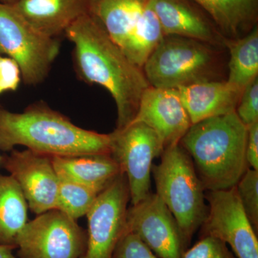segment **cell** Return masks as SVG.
Listing matches in <instances>:
<instances>
[{"instance_id":"obj_1","label":"cell","mask_w":258,"mask_h":258,"mask_svg":"<svg viewBox=\"0 0 258 258\" xmlns=\"http://www.w3.org/2000/svg\"><path fill=\"white\" fill-rule=\"evenodd\" d=\"M74 45L76 72L83 81L106 88L117 109L115 129L132 123L142 97L150 87L144 74L132 62L101 24L86 13L64 32Z\"/></svg>"},{"instance_id":"obj_2","label":"cell","mask_w":258,"mask_h":258,"mask_svg":"<svg viewBox=\"0 0 258 258\" xmlns=\"http://www.w3.org/2000/svg\"><path fill=\"white\" fill-rule=\"evenodd\" d=\"M17 146L51 157L110 154V135L81 128L45 103L20 113L0 106V151Z\"/></svg>"},{"instance_id":"obj_3","label":"cell","mask_w":258,"mask_h":258,"mask_svg":"<svg viewBox=\"0 0 258 258\" xmlns=\"http://www.w3.org/2000/svg\"><path fill=\"white\" fill-rule=\"evenodd\" d=\"M247 127L235 112L191 124L179 144L189 154L205 191L235 186L248 167Z\"/></svg>"},{"instance_id":"obj_4","label":"cell","mask_w":258,"mask_h":258,"mask_svg":"<svg viewBox=\"0 0 258 258\" xmlns=\"http://www.w3.org/2000/svg\"><path fill=\"white\" fill-rule=\"evenodd\" d=\"M160 157L152 169L156 194L175 218L185 252L208 215L205 189L191 157L179 144L166 147Z\"/></svg>"},{"instance_id":"obj_5","label":"cell","mask_w":258,"mask_h":258,"mask_svg":"<svg viewBox=\"0 0 258 258\" xmlns=\"http://www.w3.org/2000/svg\"><path fill=\"white\" fill-rule=\"evenodd\" d=\"M194 39L166 35L143 67L154 88H180L219 79L220 61L217 49Z\"/></svg>"},{"instance_id":"obj_6","label":"cell","mask_w":258,"mask_h":258,"mask_svg":"<svg viewBox=\"0 0 258 258\" xmlns=\"http://www.w3.org/2000/svg\"><path fill=\"white\" fill-rule=\"evenodd\" d=\"M59 52L57 38L33 28L13 5L0 3V55L17 62L24 82L30 86L41 83Z\"/></svg>"},{"instance_id":"obj_7","label":"cell","mask_w":258,"mask_h":258,"mask_svg":"<svg viewBox=\"0 0 258 258\" xmlns=\"http://www.w3.org/2000/svg\"><path fill=\"white\" fill-rule=\"evenodd\" d=\"M87 232L77 220L57 210L28 222L17 240L18 258H82Z\"/></svg>"},{"instance_id":"obj_8","label":"cell","mask_w":258,"mask_h":258,"mask_svg":"<svg viewBox=\"0 0 258 258\" xmlns=\"http://www.w3.org/2000/svg\"><path fill=\"white\" fill-rule=\"evenodd\" d=\"M110 135V154L128 181L130 202L135 205L149 195L153 161L161 157L164 146L147 125L133 122Z\"/></svg>"},{"instance_id":"obj_9","label":"cell","mask_w":258,"mask_h":258,"mask_svg":"<svg viewBox=\"0 0 258 258\" xmlns=\"http://www.w3.org/2000/svg\"><path fill=\"white\" fill-rule=\"evenodd\" d=\"M208 206L201 236H211L227 244L237 258H258L257 233L240 203L235 186L205 191Z\"/></svg>"},{"instance_id":"obj_10","label":"cell","mask_w":258,"mask_h":258,"mask_svg":"<svg viewBox=\"0 0 258 258\" xmlns=\"http://www.w3.org/2000/svg\"><path fill=\"white\" fill-rule=\"evenodd\" d=\"M129 202L128 181L122 173L98 194L86 215L87 247L82 258H111L125 231Z\"/></svg>"},{"instance_id":"obj_11","label":"cell","mask_w":258,"mask_h":258,"mask_svg":"<svg viewBox=\"0 0 258 258\" xmlns=\"http://www.w3.org/2000/svg\"><path fill=\"white\" fill-rule=\"evenodd\" d=\"M125 230L140 239L159 258H181L184 252L175 218L156 193L128 208Z\"/></svg>"},{"instance_id":"obj_12","label":"cell","mask_w":258,"mask_h":258,"mask_svg":"<svg viewBox=\"0 0 258 258\" xmlns=\"http://www.w3.org/2000/svg\"><path fill=\"white\" fill-rule=\"evenodd\" d=\"M2 167L18 183L33 213L56 210L59 178L51 156L13 149L4 156Z\"/></svg>"},{"instance_id":"obj_13","label":"cell","mask_w":258,"mask_h":258,"mask_svg":"<svg viewBox=\"0 0 258 258\" xmlns=\"http://www.w3.org/2000/svg\"><path fill=\"white\" fill-rule=\"evenodd\" d=\"M133 122L143 123L154 131L164 149L179 144L191 125L179 90L152 86L144 93Z\"/></svg>"},{"instance_id":"obj_14","label":"cell","mask_w":258,"mask_h":258,"mask_svg":"<svg viewBox=\"0 0 258 258\" xmlns=\"http://www.w3.org/2000/svg\"><path fill=\"white\" fill-rule=\"evenodd\" d=\"M152 1L164 36L187 37L225 48V37L210 16L193 0Z\"/></svg>"},{"instance_id":"obj_15","label":"cell","mask_w":258,"mask_h":258,"mask_svg":"<svg viewBox=\"0 0 258 258\" xmlns=\"http://www.w3.org/2000/svg\"><path fill=\"white\" fill-rule=\"evenodd\" d=\"M191 124L235 112L242 90L226 80L195 83L179 88Z\"/></svg>"},{"instance_id":"obj_16","label":"cell","mask_w":258,"mask_h":258,"mask_svg":"<svg viewBox=\"0 0 258 258\" xmlns=\"http://www.w3.org/2000/svg\"><path fill=\"white\" fill-rule=\"evenodd\" d=\"M13 5L33 28L54 38L88 13V0H18Z\"/></svg>"},{"instance_id":"obj_17","label":"cell","mask_w":258,"mask_h":258,"mask_svg":"<svg viewBox=\"0 0 258 258\" xmlns=\"http://www.w3.org/2000/svg\"><path fill=\"white\" fill-rule=\"evenodd\" d=\"M51 157L58 175L74 180L98 194L123 173L111 154Z\"/></svg>"},{"instance_id":"obj_18","label":"cell","mask_w":258,"mask_h":258,"mask_svg":"<svg viewBox=\"0 0 258 258\" xmlns=\"http://www.w3.org/2000/svg\"><path fill=\"white\" fill-rule=\"evenodd\" d=\"M151 0H88V13L123 47Z\"/></svg>"},{"instance_id":"obj_19","label":"cell","mask_w":258,"mask_h":258,"mask_svg":"<svg viewBox=\"0 0 258 258\" xmlns=\"http://www.w3.org/2000/svg\"><path fill=\"white\" fill-rule=\"evenodd\" d=\"M210 16L225 39L248 34L258 23V0H193Z\"/></svg>"},{"instance_id":"obj_20","label":"cell","mask_w":258,"mask_h":258,"mask_svg":"<svg viewBox=\"0 0 258 258\" xmlns=\"http://www.w3.org/2000/svg\"><path fill=\"white\" fill-rule=\"evenodd\" d=\"M28 210L16 181L0 173V244L16 249L19 235L28 222Z\"/></svg>"},{"instance_id":"obj_21","label":"cell","mask_w":258,"mask_h":258,"mask_svg":"<svg viewBox=\"0 0 258 258\" xmlns=\"http://www.w3.org/2000/svg\"><path fill=\"white\" fill-rule=\"evenodd\" d=\"M225 48L230 54L226 81L243 89L258 76V26L240 38L225 39Z\"/></svg>"},{"instance_id":"obj_22","label":"cell","mask_w":258,"mask_h":258,"mask_svg":"<svg viewBox=\"0 0 258 258\" xmlns=\"http://www.w3.org/2000/svg\"><path fill=\"white\" fill-rule=\"evenodd\" d=\"M164 37L160 22L151 0L121 49L129 60L143 70L144 64Z\"/></svg>"},{"instance_id":"obj_23","label":"cell","mask_w":258,"mask_h":258,"mask_svg":"<svg viewBox=\"0 0 258 258\" xmlns=\"http://www.w3.org/2000/svg\"><path fill=\"white\" fill-rule=\"evenodd\" d=\"M58 178L56 210L75 220L86 216L98 194L74 180L60 175Z\"/></svg>"},{"instance_id":"obj_24","label":"cell","mask_w":258,"mask_h":258,"mask_svg":"<svg viewBox=\"0 0 258 258\" xmlns=\"http://www.w3.org/2000/svg\"><path fill=\"white\" fill-rule=\"evenodd\" d=\"M235 187L244 211L257 233L258 171L247 168Z\"/></svg>"},{"instance_id":"obj_25","label":"cell","mask_w":258,"mask_h":258,"mask_svg":"<svg viewBox=\"0 0 258 258\" xmlns=\"http://www.w3.org/2000/svg\"><path fill=\"white\" fill-rule=\"evenodd\" d=\"M181 258H237L227 244L211 236L200 237V240L189 247Z\"/></svg>"},{"instance_id":"obj_26","label":"cell","mask_w":258,"mask_h":258,"mask_svg":"<svg viewBox=\"0 0 258 258\" xmlns=\"http://www.w3.org/2000/svg\"><path fill=\"white\" fill-rule=\"evenodd\" d=\"M235 113L247 127L258 122V76L242 90Z\"/></svg>"},{"instance_id":"obj_27","label":"cell","mask_w":258,"mask_h":258,"mask_svg":"<svg viewBox=\"0 0 258 258\" xmlns=\"http://www.w3.org/2000/svg\"><path fill=\"white\" fill-rule=\"evenodd\" d=\"M111 258H159L137 235L125 230Z\"/></svg>"},{"instance_id":"obj_28","label":"cell","mask_w":258,"mask_h":258,"mask_svg":"<svg viewBox=\"0 0 258 258\" xmlns=\"http://www.w3.org/2000/svg\"><path fill=\"white\" fill-rule=\"evenodd\" d=\"M22 81L20 67L14 60L0 55V95L15 91Z\"/></svg>"},{"instance_id":"obj_29","label":"cell","mask_w":258,"mask_h":258,"mask_svg":"<svg viewBox=\"0 0 258 258\" xmlns=\"http://www.w3.org/2000/svg\"><path fill=\"white\" fill-rule=\"evenodd\" d=\"M246 160L249 168L258 171V122L247 127Z\"/></svg>"},{"instance_id":"obj_30","label":"cell","mask_w":258,"mask_h":258,"mask_svg":"<svg viewBox=\"0 0 258 258\" xmlns=\"http://www.w3.org/2000/svg\"><path fill=\"white\" fill-rule=\"evenodd\" d=\"M16 249L11 246L2 245L0 244V258H18L13 253V251Z\"/></svg>"},{"instance_id":"obj_31","label":"cell","mask_w":258,"mask_h":258,"mask_svg":"<svg viewBox=\"0 0 258 258\" xmlns=\"http://www.w3.org/2000/svg\"><path fill=\"white\" fill-rule=\"evenodd\" d=\"M18 1V0H0V3H3V4L13 5Z\"/></svg>"},{"instance_id":"obj_32","label":"cell","mask_w":258,"mask_h":258,"mask_svg":"<svg viewBox=\"0 0 258 258\" xmlns=\"http://www.w3.org/2000/svg\"><path fill=\"white\" fill-rule=\"evenodd\" d=\"M3 160H4V156L1 155V154H0V166H2Z\"/></svg>"}]
</instances>
